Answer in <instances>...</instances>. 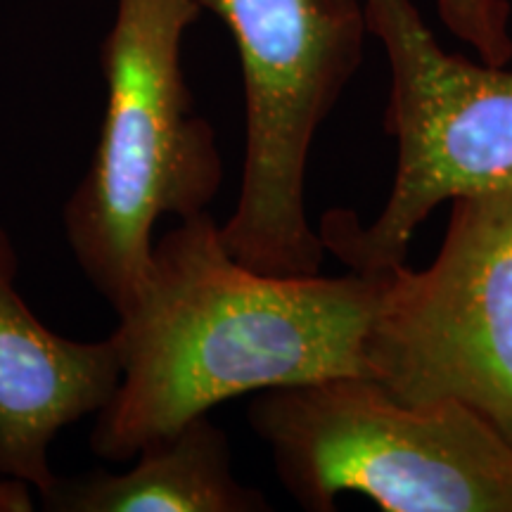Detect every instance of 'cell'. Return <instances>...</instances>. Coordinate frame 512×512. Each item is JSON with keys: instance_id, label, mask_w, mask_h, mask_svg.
Wrapping results in <instances>:
<instances>
[{"instance_id": "obj_1", "label": "cell", "mask_w": 512, "mask_h": 512, "mask_svg": "<svg viewBox=\"0 0 512 512\" xmlns=\"http://www.w3.org/2000/svg\"><path fill=\"white\" fill-rule=\"evenodd\" d=\"M382 273L271 275L240 264L209 211L155 240L152 268L112 332L121 382L91 432L124 463L197 415L249 392L368 375Z\"/></svg>"}, {"instance_id": "obj_2", "label": "cell", "mask_w": 512, "mask_h": 512, "mask_svg": "<svg viewBox=\"0 0 512 512\" xmlns=\"http://www.w3.org/2000/svg\"><path fill=\"white\" fill-rule=\"evenodd\" d=\"M200 12L197 0H117L102 43L105 117L64 233L117 316L150 275L157 221L207 211L223 181L214 128L195 112L181 64Z\"/></svg>"}, {"instance_id": "obj_3", "label": "cell", "mask_w": 512, "mask_h": 512, "mask_svg": "<svg viewBox=\"0 0 512 512\" xmlns=\"http://www.w3.org/2000/svg\"><path fill=\"white\" fill-rule=\"evenodd\" d=\"M249 425L304 510L361 494L384 512H512V446L460 403H403L339 375L266 389Z\"/></svg>"}, {"instance_id": "obj_4", "label": "cell", "mask_w": 512, "mask_h": 512, "mask_svg": "<svg viewBox=\"0 0 512 512\" xmlns=\"http://www.w3.org/2000/svg\"><path fill=\"white\" fill-rule=\"evenodd\" d=\"M233 34L245 91L238 202L221 226L228 252L271 275L320 273L325 249L306 211L318 128L366 55L363 0H197Z\"/></svg>"}, {"instance_id": "obj_5", "label": "cell", "mask_w": 512, "mask_h": 512, "mask_svg": "<svg viewBox=\"0 0 512 512\" xmlns=\"http://www.w3.org/2000/svg\"><path fill=\"white\" fill-rule=\"evenodd\" d=\"M363 3L392 76L384 131L396 140V174L368 226L332 209L318 233L344 266L373 273L406 261L439 204L512 190V67L448 53L413 0Z\"/></svg>"}, {"instance_id": "obj_6", "label": "cell", "mask_w": 512, "mask_h": 512, "mask_svg": "<svg viewBox=\"0 0 512 512\" xmlns=\"http://www.w3.org/2000/svg\"><path fill=\"white\" fill-rule=\"evenodd\" d=\"M380 273L368 377L403 403H460L512 446V190L451 200L437 259Z\"/></svg>"}, {"instance_id": "obj_7", "label": "cell", "mask_w": 512, "mask_h": 512, "mask_svg": "<svg viewBox=\"0 0 512 512\" xmlns=\"http://www.w3.org/2000/svg\"><path fill=\"white\" fill-rule=\"evenodd\" d=\"M15 278L17 254L0 228V472L41 494L57 477L50 444L107 406L121 382V356L112 337L76 342L46 328Z\"/></svg>"}, {"instance_id": "obj_8", "label": "cell", "mask_w": 512, "mask_h": 512, "mask_svg": "<svg viewBox=\"0 0 512 512\" xmlns=\"http://www.w3.org/2000/svg\"><path fill=\"white\" fill-rule=\"evenodd\" d=\"M50 512H264L261 491L233 472L228 434L197 415L136 453L128 472L93 470L79 477H55L41 491Z\"/></svg>"}, {"instance_id": "obj_9", "label": "cell", "mask_w": 512, "mask_h": 512, "mask_svg": "<svg viewBox=\"0 0 512 512\" xmlns=\"http://www.w3.org/2000/svg\"><path fill=\"white\" fill-rule=\"evenodd\" d=\"M444 27L489 64L512 62L508 0H434Z\"/></svg>"}, {"instance_id": "obj_10", "label": "cell", "mask_w": 512, "mask_h": 512, "mask_svg": "<svg viewBox=\"0 0 512 512\" xmlns=\"http://www.w3.org/2000/svg\"><path fill=\"white\" fill-rule=\"evenodd\" d=\"M34 508L31 486L0 472V512H31Z\"/></svg>"}]
</instances>
